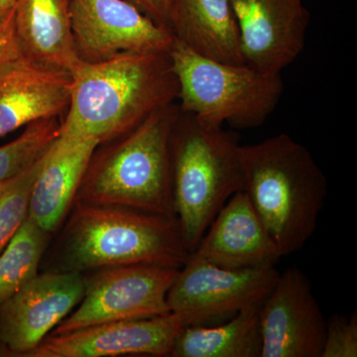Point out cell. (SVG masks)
<instances>
[{
  "label": "cell",
  "mask_w": 357,
  "mask_h": 357,
  "mask_svg": "<svg viewBox=\"0 0 357 357\" xmlns=\"http://www.w3.org/2000/svg\"><path fill=\"white\" fill-rule=\"evenodd\" d=\"M259 307H248L218 325L184 326L174 342L170 356H261Z\"/></svg>",
  "instance_id": "cell-19"
},
{
  "label": "cell",
  "mask_w": 357,
  "mask_h": 357,
  "mask_svg": "<svg viewBox=\"0 0 357 357\" xmlns=\"http://www.w3.org/2000/svg\"><path fill=\"white\" fill-rule=\"evenodd\" d=\"M244 63L266 74L292 64L306 45L310 13L303 0H229Z\"/></svg>",
  "instance_id": "cell-12"
},
{
  "label": "cell",
  "mask_w": 357,
  "mask_h": 357,
  "mask_svg": "<svg viewBox=\"0 0 357 357\" xmlns=\"http://www.w3.org/2000/svg\"><path fill=\"white\" fill-rule=\"evenodd\" d=\"M244 192L282 257L314 236L328 182L306 146L287 134L241 145Z\"/></svg>",
  "instance_id": "cell-2"
},
{
  "label": "cell",
  "mask_w": 357,
  "mask_h": 357,
  "mask_svg": "<svg viewBox=\"0 0 357 357\" xmlns=\"http://www.w3.org/2000/svg\"><path fill=\"white\" fill-rule=\"evenodd\" d=\"M13 178H11V180L6 181V182L1 183V184H0V201H1L4 192H6L7 188H8L9 185H10L11 182H13Z\"/></svg>",
  "instance_id": "cell-26"
},
{
  "label": "cell",
  "mask_w": 357,
  "mask_h": 357,
  "mask_svg": "<svg viewBox=\"0 0 357 357\" xmlns=\"http://www.w3.org/2000/svg\"><path fill=\"white\" fill-rule=\"evenodd\" d=\"M15 4V0H0V6H13Z\"/></svg>",
  "instance_id": "cell-27"
},
{
  "label": "cell",
  "mask_w": 357,
  "mask_h": 357,
  "mask_svg": "<svg viewBox=\"0 0 357 357\" xmlns=\"http://www.w3.org/2000/svg\"><path fill=\"white\" fill-rule=\"evenodd\" d=\"M190 256L227 269L276 267L282 258L244 191L225 203Z\"/></svg>",
  "instance_id": "cell-14"
},
{
  "label": "cell",
  "mask_w": 357,
  "mask_h": 357,
  "mask_svg": "<svg viewBox=\"0 0 357 357\" xmlns=\"http://www.w3.org/2000/svg\"><path fill=\"white\" fill-rule=\"evenodd\" d=\"M100 141L61 133L49 148L33 185L28 217L54 231L75 202L77 190Z\"/></svg>",
  "instance_id": "cell-16"
},
{
  "label": "cell",
  "mask_w": 357,
  "mask_h": 357,
  "mask_svg": "<svg viewBox=\"0 0 357 357\" xmlns=\"http://www.w3.org/2000/svg\"><path fill=\"white\" fill-rule=\"evenodd\" d=\"M128 1L137 7L141 13L151 18L157 24L169 30L172 0H128Z\"/></svg>",
  "instance_id": "cell-25"
},
{
  "label": "cell",
  "mask_w": 357,
  "mask_h": 357,
  "mask_svg": "<svg viewBox=\"0 0 357 357\" xmlns=\"http://www.w3.org/2000/svg\"><path fill=\"white\" fill-rule=\"evenodd\" d=\"M70 77L61 133L95 138L100 144L126 135L178 95L169 52L82 62Z\"/></svg>",
  "instance_id": "cell-1"
},
{
  "label": "cell",
  "mask_w": 357,
  "mask_h": 357,
  "mask_svg": "<svg viewBox=\"0 0 357 357\" xmlns=\"http://www.w3.org/2000/svg\"><path fill=\"white\" fill-rule=\"evenodd\" d=\"M279 274L276 267L227 269L190 256L167 302L184 326L218 325L248 307L261 306Z\"/></svg>",
  "instance_id": "cell-7"
},
{
  "label": "cell",
  "mask_w": 357,
  "mask_h": 357,
  "mask_svg": "<svg viewBox=\"0 0 357 357\" xmlns=\"http://www.w3.org/2000/svg\"><path fill=\"white\" fill-rule=\"evenodd\" d=\"M169 30L174 38L203 57L245 65L229 0H172Z\"/></svg>",
  "instance_id": "cell-18"
},
{
  "label": "cell",
  "mask_w": 357,
  "mask_h": 357,
  "mask_svg": "<svg viewBox=\"0 0 357 357\" xmlns=\"http://www.w3.org/2000/svg\"><path fill=\"white\" fill-rule=\"evenodd\" d=\"M14 6H0V67L21 55L15 32Z\"/></svg>",
  "instance_id": "cell-24"
},
{
  "label": "cell",
  "mask_w": 357,
  "mask_h": 357,
  "mask_svg": "<svg viewBox=\"0 0 357 357\" xmlns=\"http://www.w3.org/2000/svg\"><path fill=\"white\" fill-rule=\"evenodd\" d=\"M86 281L81 273L37 274L0 305V354L26 356L79 304Z\"/></svg>",
  "instance_id": "cell-10"
},
{
  "label": "cell",
  "mask_w": 357,
  "mask_h": 357,
  "mask_svg": "<svg viewBox=\"0 0 357 357\" xmlns=\"http://www.w3.org/2000/svg\"><path fill=\"white\" fill-rule=\"evenodd\" d=\"M178 110L171 103L154 112L98 159L91 158L75 202L176 217L170 135Z\"/></svg>",
  "instance_id": "cell-5"
},
{
  "label": "cell",
  "mask_w": 357,
  "mask_h": 357,
  "mask_svg": "<svg viewBox=\"0 0 357 357\" xmlns=\"http://www.w3.org/2000/svg\"><path fill=\"white\" fill-rule=\"evenodd\" d=\"M45 154L13 178L0 201V253L27 218L33 185L43 165Z\"/></svg>",
  "instance_id": "cell-22"
},
{
  "label": "cell",
  "mask_w": 357,
  "mask_h": 357,
  "mask_svg": "<svg viewBox=\"0 0 357 357\" xmlns=\"http://www.w3.org/2000/svg\"><path fill=\"white\" fill-rule=\"evenodd\" d=\"M21 55L35 64L72 75L83 61L70 27V0H15Z\"/></svg>",
  "instance_id": "cell-17"
},
{
  "label": "cell",
  "mask_w": 357,
  "mask_h": 357,
  "mask_svg": "<svg viewBox=\"0 0 357 357\" xmlns=\"http://www.w3.org/2000/svg\"><path fill=\"white\" fill-rule=\"evenodd\" d=\"M260 357H321L326 319L311 282L297 267L279 274L259 307Z\"/></svg>",
  "instance_id": "cell-11"
},
{
  "label": "cell",
  "mask_w": 357,
  "mask_h": 357,
  "mask_svg": "<svg viewBox=\"0 0 357 357\" xmlns=\"http://www.w3.org/2000/svg\"><path fill=\"white\" fill-rule=\"evenodd\" d=\"M184 328L177 314L109 321L49 335L27 357H107L144 354L170 356Z\"/></svg>",
  "instance_id": "cell-13"
},
{
  "label": "cell",
  "mask_w": 357,
  "mask_h": 357,
  "mask_svg": "<svg viewBox=\"0 0 357 357\" xmlns=\"http://www.w3.org/2000/svg\"><path fill=\"white\" fill-rule=\"evenodd\" d=\"M69 9L75 48L83 62L169 52L172 47V33L128 0H70Z\"/></svg>",
  "instance_id": "cell-9"
},
{
  "label": "cell",
  "mask_w": 357,
  "mask_h": 357,
  "mask_svg": "<svg viewBox=\"0 0 357 357\" xmlns=\"http://www.w3.org/2000/svg\"><path fill=\"white\" fill-rule=\"evenodd\" d=\"M241 146L236 133L178 107L170 135L173 203L190 253L225 203L244 191Z\"/></svg>",
  "instance_id": "cell-3"
},
{
  "label": "cell",
  "mask_w": 357,
  "mask_h": 357,
  "mask_svg": "<svg viewBox=\"0 0 357 357\" xmlns=\"http://www.w3.org/2000/svg\"><path fill=\"white\" fill-rule=\"evenodd\" d=\"M62 271L132 264L181 269L191 253L177 218L121 206L76 203L63 241Z\"/></svg>",
  "instance_id": "cell-4"
},
{
  "label": "cell",
  "mask_w": 357,
  "mask_h": 357,
  "mask_svg": "<svg viewBox=\"0 0 357 357\" xmlns=\"http://www.w3.org/2000/svg\"><path fill=\"white\" fill-rule=\"evenodd\" d=\"M177 268L153 264L103 268L86 281L79 307L50 335L109 323L154 318L170 314L167 297Z\"/></svg>",
  "instance_id": "cell-8"
},
{
  "label": "cell",
  "mask_w": 357,
  "mask_h": 357,
  "mask_svg": "<svg viewBox=\"0 0 357 357\" xmlns=\"http://www.w3.org/2000/svg\"><path fill=\"white\" fill-rule=\"evenodd\" d=\"M58 117L26 126L20 137L0 147V184L17 177L41 158L60 135Z\"/></svg>",
  "instance_id": "cell-21"
},
{
  "label": "cell",
  "mask_w": 357,
  "mask_h": 357,
  "mask_svg": "<svg viewBox=\"0 0 357 357\" xmlns=\"http://www.w3.org/2000/svg\"><path fill=\"white\" fill-rule=\"evenodd\" d=\"M178 86L180 109L208 126L248 129L267 121L284 93L282 73L227 64L195 53L174 38L169 51Z\"/></svg>",
  "instance_id": "cell-6"
},
{
  "label": "cell",
  "mask_w": 357,
  "mask_h": 357,
  "mask_svg": "<svg viewBox=\"0 0 357 357\" xmlns=\"http://www.w3.org/2000/svg\"><path fill=\"white\" fill-rule=\"evenodd\" d=\"M46 234L27 215L0 253V305L38 274Z\"/></svg>",
  "instance_id": "cell-20"
},
{
  "label": "cell",
  "mask_w": 357,
  "mask_h": 357,
  "mask_svg": "<svg viewBox=\"0 0 357 357\" xmlns=\"http://www.w3.org/2000/svg\"><path fill=\"white\" fill-rule=\"evenodd\" d=\"M357 356V314H335L326 319L325 344L321 357Z\"/></svg>",
  "instance_id": "cell-23"
},
{
  "label": "cell",
  "mask_w": 357,
  "mask_h": 357,
  "mask_svg": "<svg viewBox=\"0 0 357 357\" xmlns=\"http://www.w3.org/2000/svg\"><path fill=\"white\" fill-rule=\"evenodd\" d=\"M72 77L22 55L0 67V138L69 107Z\"/></svg>",
  "instance_id": "cell-15"
}]
</instances>
